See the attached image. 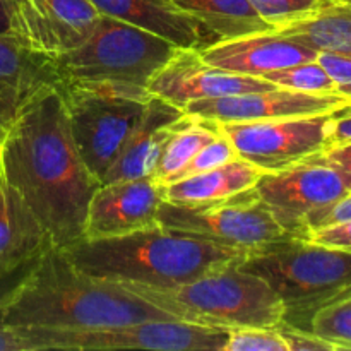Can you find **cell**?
Returning <instances> with one entry per match:
<instances>
[{"instance_id":"obj_1","label":"cell","mask_w":351,"mask_h":351,"mask_svg":"<svg viewBox=\"0 0 351 351\" xmlns=\"http://www.w3.org/2000/svg\"><path fill=\"white\" fill-rule=\"evenodd\" d=\"M0 167L55 247L84 239L89 201L101 182L72 141L57 86L41 93L0 139Z\"/></svg>"},{"instance_id":"obj_2","label":"cell","mask_w":351,"mask_h":351,"mask_svg":"<svg viewBox=\"0 0 351 351\" xmlns=\"http://www.w3.org/2000/svg\"><path fill=\"white\" fill-rule=\"evenodd\" d=\"M173 319L123 285L79 269L60 247H48L0 305V322L17 328L99 329Z\"/></svg>"},{"instance_id":"obj_3","label":"cell","mask_w":351,"mask_h":351,"mask_svg":"<svg viewBox=\"0 0 351 351\" xmlns=\"http://www.w3.org/2000/svg\"><path fill=\"white\" fill-rule=\"evenodd\" d=\"M64 252L91 276L149 288L191 283L249 254L160 223L127 235L81 239Z\"/></svg>"},{"instance_id":"obj_4","label":"cell","mask_w":351,"mask_h":351,"mask_svg":"<svg viewBox=\"0 0 351 351\" xmlns=\"http://www.w3.org/2000/svg\"><path fill=\"white\" fill-rule=\"evenodd\" d=\"M177 48L158 34L101 14L79 47L50 62L58 88L147 101L154 74Z\"/></svg>"},{"instance_id":"obj_5","label":"cell","mask_w":351,"mask_h":351,"mask_svg":"<svg viewBox=\"0 0 351 351\" xmlns=\"http://www.w3.org/2000/svg\"><path fill=\"white\" fill-rule=\"evenodd\" d=\"M240 263L223 266L178 287H123L173 319L191 324L223 331L280 328L285 322L281 300L263 278L243 269Z\"/></svg>"},{"instance_id":"obj_6","label":"cell","mask_w":351,"mask_h":351,"mask_svg":"<svg viewBox=\"0 0 351 351\" xmlns=\"http://www.w3.org/2000/svg\"><path fill=\"white\" fill-rule=\"evenodd\" d=\"M240 266L273 288L285 307V324L305 331L322 308L351 293V252L305 237L252 250Z\"/></svg>"},{"instance_id":"obj_7","label":"cell","mask_w":351,"mask_h":351,"mask_svg":"<svg viewBox=\"0 0 351 351\" xmlns=\"http://www.w3.org/2000/svg\"><path fill=\"white\" fill-rule=\"evenodd\" d=\"M158 223L245 252L293 237L271 215L256 187L204 204L177 206L163 201Z\"/></svg>"},{"instance_id":"obj_8","label":"cell","mask_w":351,"mask_h":351,"mask_svg":"<svg viewBox=\"0 0 351 351\" xmlns=\"http://www.w3.org/2000/svg\"><path fill=\"white\" fill-rule=\"evenodd\" d=\"M40 351L48 350H153L223 351L228 331L178 319H153L99 329L27 328Z\"/></svg>"},{"instance_id":"obj_9","label":"cell","mask_w":351,"mask_h":351,"mask_svg":"<svg viewBox=\"0 0 351 351\" xmlns=\"http://www.w3.org/2000/svg\"><path fill=\"white\" fill-rule=\"evenodd\" d=\"M58 91L72 141L86 167L101 182L139 125L147 101L74 89L58 88Z\"/></svg>"},{"instance_id":"obj_10","label":"cell","mask_w":351,"mask_h":351,"mask_svg":"<svg viewBox=\"0 0 351 351\" xmlns=\"http://www.w3.org/2000/svg\"><path fill=\"white\" fill-rule=\"evenodd\" d=\"M256 191L276 221L293 237L305 235V221L312 213L350 194L341 173L319 153L263 173Z\"/></svg>"},{"instance_id":"obj_11","label":"cell","mask_w":351,"mask_h":351,"mask_svg":"<svg viewBox=\"0 0 351 351\" xmlns=\"http://www.w3.org/2000/svg\"><path fill=\"white\" fill-rule=\"evenodd\" d=\"M331 112L249 123H223L221 129L242 160L278 171L321 153L328 146Z\"/></svg>"},{"instance_id":"obj_12","label":"cell","mask_w":351,"mask_h":351,"mask_svg":"<svg viewBox=\"0 0 351 351\" xmlns=\"http://www.w3.org/2000/svg\"><path fill=\"white\" fill-rule=\"evenodd\" d=\"M14 33L31 50L55 57L79 47L98 24L91 0H10Z\"/></svg>"},{"instance_id":"obj_13","label":"cell","mask_w":351,"mask_h":351,"mask_svg":"<svg viewBox=\"0 0 351 351\" xmlns=\"http://www.w3.org/2000/svg\"><path fill=\"white\" fill-rule=\"evenodd\" d=\"M271 88L276 86L263 77L237 74L211 65L201 57L199 48H177L170 60L154 74L149 93L185 108L192 101Z\"/></svg>"},{"instance_id":"obj_14","label":"cell","mask_w":351,"mask_h":351,"mask_svg":"<svg viewBox=\"0 0 351 351\" xmlns=\"http://www.w3.org/2000/svg\"><path fill=\"white\" fill-rule=\"evenodd\" d=\"M163 185L153 177L99 184L86 216L84 239H110L158 225Z\"/></svg>"},{"instance_id":"obj_15","label":"cell","mask_w":351,"mask_h":351,"mask_svg":"<svg viewBox=\"0 0 351 351\" xmlns=\"http://www.w3.org/2000/svg\"><path fill=\"white\" fill-rule=\"evenodd\" d=\"M350 103L338 95H311L288 88H271L221 98L201 99L185 106V112L201 119L223 123H249L287 117L328 113Z\"/></svg>"},{"instance_id":"obj_16","label":"cell","mask_w":351,"mask_h":351,"mask_svg":"<svg viewBox=\"0 0 351 351\" xmlns=\"http://www.w3.org/2000/svg\"><path fill=\"white\" fill-rule=\"evenodd\" d=\"M57 86L50 57L31 50L16 33L0 34V139L21 113Z\"/></svg>"},{"instance_id":"obj_17","label":"cell","mask_w":351,"mask_h":351,"mask_svg":"<svg viewBox=\"0 0 351 351\" xmlns=\"http://www.w3.org/2000/svg\"><path fill=\"white\" fill-rule=\"evenodd\" d=\"M199 53L206 62L225 71L264 77L269 72L315 60L319 51L269 29L215 41L208 47L199 48Z\"/></svg>"},{"instance_id":"obj_18","label":"cell","mask_w":351,"mask_h":351,"mask_svg":"<svg viewBox=\"0 0 351 351\" xmlns=\"http://www.w3.org/2000/svg\"><path fill=\"white\" fill-rule=\"evenodd\" d=\"M184 117V108L151 95L139 125L130 134L115 163L103 177L101 184L153 175L165 143Z\"/></svg>"},{"instance_id":"obj_19","label":"cell","mask_w":351,"mask_h":351,"mask_svg":"<svg viewBox=\"0 0 351 351\" xmlns=\"http://www.w3.org/2000/svg\"><path fill=\"white\" fill-rule=\"evenodd\" d=\"M51 245L47 230L0 167V280L29 264Z\"/></svg>"},{"instance_id":"obj_20","label":"cell","mask_w":351,"mask_h":351,"mask_svg":"<svg viewBox=\"0 0 351 351\" xmlns=\"http://www.w3.org/2000/svg\"><path fill=\"white\" fill-rule=\"evenodd\" d=\"M103 16L129 23L158 34L180 48L211 45L202 27L171 0H91Z\"/></svg>"},{"instance_id":"obj_21","label":"cell","mask_w":351,"mask_h":351,"mask_svg":"<svg viewBox=\"0 0 351 351\" xmlns=\"http://www.w3.org/2000/svg\"><path fill=\"white\" fill-rule=\"evenodd\" d=\"M264 171L242 158L218 168L163 185V201L177 206H194L232 197L256 187Z\"/></svg>"},{"instance_id":"obj_22","label":"cell","mask_w":351,"mask_h":351,"mask_svg":"<svg viewBox=\"0 0 351 351\" xmlns=\"http://www.w3.org/2000/svg\"><path fill=\"white\" fill-rule=\"evenodd\" d=\"M171 2L202 27L211 43L273 29L256 12L249 0H171Z\"/></svg>"},{"instance_id":"obj_23","label":"cell","mask_w":351,"mask_h":351,"mask_svg":"<svg viewBox=\"0 0 351 351\" xmlns=\"http://www.w3.org/2000/svg\"><path fill=\"white\" fill-rule=\"evenodd\" d=\"M274 31L315 51L351 57V3L348 0H329L311 16L274 27Z\"/></svg>"},{"instance_id":"obj_24","label":"cell","mask_w":351,"mask_h":351,"mask_svg":"<svg viewBox=\"0 0 351 351\" xmlns=\"http://www.w3.org/2000/svg\"><path fill=\"white\" fill-rule=\"evenodd\" d=\"M223 134L221 125L213 120L201 119L185 112L177 129L173 130L161 149L158 163L154 167L153 177L161 185L170 184L175 175L211 141Z\"/></svg>"},{"instance_id":"obj_25","label":"cell","mask_w":351,"mask_h":351,"mask_svg":"<svg viewBox=\"0 0 351 351\" xmlns=\"http://www.w3.org/2000/svg\"><path fill=\"white\" fill-rule=\"evenodd\" d=\"M263 79L273 82L280 88L295 89V91L311 93V95H338L335 81L329 77L317 60L302 62V64L290 65V67L280 69V71L269 72Z\"/></svg>"},{"instance_id":"obj_26","label":"cell","mask_w":351,"mask_h":351,"mask_svg":"<svg viewBox=\"0 0 351 351\" xmlns=\"http://www.w3.org/2000/svg\"><path fill=\"white\" fill-rule=\"evenodd\" d=\"M311 331L336 345L338 351L351 350V293L322 308L312 319Z\"/></svg>"},{"instance_id":"obj_27","label":"cell","mask_w":351,"mask_h":351,"mask_svg":"<svg viewBox=\"0 0 351 351\" xmlns=\"http://www.w3.org/2000/svg\"><path fill=\"white\" fill-rule=\"evenodd\" d=\"M328 2L329 0H249L256 12L273 29L291 21L311 16Z\"/></svg>"},{"instance_id":"obj_28","label":"cell","mask_w":351,"mask_h":351,"mask_svg":"<svg viewBox=\"0 0 351 351\" xmlns=\"http://www.w3.org/2000/svg\"><path fill=\"white\" fill-rule=\"evenodd\" d=\"M223 351H288L278 328H243L228 331Z\"/></svg>"},{"instance_id":"obj_29","label":"cell","mask_w":351,"mask_h":351,"mask_svg":"<svg viewBox=\"0 0 351 351\" xmlns=\"http://www.w3.org/2000/svg\"><path fill=\"white\" fill-rule=\"evenodd\" d=\"M239 158L237 154L235 146L232 144V141L226 137V134L223 132L221 136L216 137L215 141H211L209 144H206L177 175L171 182H177L182 180V178H187L192 177V175H197V173H204V171L213 170V168H218L221 165L228 163V161L235 160ZM170 182V184H171Z\"/></svg>"},{"instance_id":"obj_30","label":"cell","mask_w":351,"mask_h":351,"mask_svg":"<svg viewBox=\"0 0 351 351\" xmlns=\"http://www.w3.org/2000/svg\"><path fill=\"white\" fill-rule=\"evenodd\" d=\"M315 60L324 67L329 77L335 81L338 93L351 101V57L350 55L319 51Z\"/></svg>"},{"instance_id":"obj_31","label":"cell","mask_w":351,"mask_h":351,"mask_svg":"<svg viewBox=\"0 0 351 351\" xmlns=\"http://www.w3.org/2000/svg\"><path fill=\"white\" fill-rule=\"evenodd\" d=\"M278 329H280L281 336L287 343L288 351H338L336 345L314 335L312 331L293 328V326H288L285 322Z\"/></svg>"},{"instance_id":"obj_32","label":"cell","mask_w":351,"mask_h":351,"mask_svg":"<svg viewBox=\"0 0 351 351\" xmlns=\"http://www.w3.org/2000/svg\"><path fill=\"white\" fill-rule=\"evenodd\" d=\"M351 219V192L346 194L345 197L338 199V201L331 202V204L324 206V208L317 209L312 213L305 221V233L308 230L322 228V226L336 225V223L350 221Z\"/></svg>"},{"instance_id":"obj_33","label":"cell","mask_w":351,"mask_h":351,"mask_svg":"<svg viewBox=\"0 0 351 351\" xmlns=\"http://www.w3.org/2000/svg\"><path fill=\"white\" fill-rule=\"evenodd\" d=\"M304 237L312 240V242L321 243V245L335 247V249L351 252V219L350 221L336 223V225L322 226V228L308 230Z\"/></svg>"},{"instance_id":"obj_34","label":"cell","mask_w":351,"mask_h":351,"mask_svg":"<svg viewBox=\"0 0 351 351\" xmlns=\"http://www.w3.org/2000/svg\"><path fill=\"white\" fill-rule=\"evenodd\" d=\"M0 351H40V346L27 328L0 322Z\"/></svg>"},{"instance_id":"obj_35","label":"cell","mask_w":351,"mask_h":351,"mask_svg":"<svg viewBox=\"0 0 351 351\" xmlns=\"http://www.w3.org/2000/svg\"><path fill=\"white\" fill-rule=\"evenodd\" d=\"M341 143H351V101L332 110L329 119L328 146Z\"/></svg>"},{"instance_id":"obj_36","label":"cell","mask_w":351,"mask_h":351,"mask_svg":"<svg viewBox=\"0 0 351 351\" xmlns=\"http://www.w3.org/2000/svg\"><path fill=\"white\" fill-rule=\"evenodd\" d=\"M319 156L341 173L343 180L346 182V187L351 192V143L332 144V146L324 147Z\"/></svg>"},{"instance_id":"obj_37","label":"cell","mask_w":351,"mask_h":351,"mask_svg":"<svg viewBox=\"0 0 351 351\" xmlns=\"http://www.w3.org/2000/svg\"><path fill=\"white\" fill-rule=\"evenodd\" d=\"M36 259H38V257H36ZM36 259L31 261L29 264L23 266L21 269H17L16 273L9 274V276H5V278H2V280H0V305H2L3 302L7 300V297H9V295L12 293L14 290H16V287L21 283V281H23V278L26 276L27 273H29V269L33 267V264L36 263Z\"/></svg>"},{"instance_id":"obj_38","label":"cell","mask_w":351,"mask_h":351,"mask_svg":"<svg viewBox=\"0 0 351 351\" xmlns=\"http://www.w3.org/2000/svg\"><path fill=\"white\" fill-rule=\"evenodd\" d=\"M14 33V16L10 0H0V34Z\"/></svg>"},{"instance_id":"obj_39","label":"cell","mask_w":351,"mask_h":351,"mask_svg":"<svg viewBox=\"0 0 351 351\" xmlns=\"http://www.w3.org/2000/svg\"><path fill=\"white\" fill-rule=\"evenodd\" d=\"M348 2H350V3H351V0H348Z\"/></svg>"}]
</instances>
